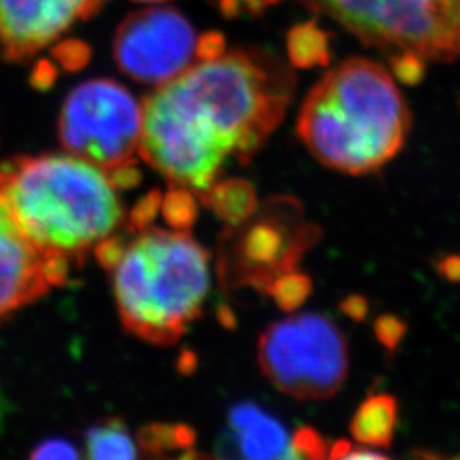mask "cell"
Returning a JSON list of instances; mask_svg holds the SVG:
<instances>
[{"instance_id":"cell-1","label":"cell","mask_w":460,"mask_h":460,"mask_svg":"<svg viewBox=\"0 0 460 460\" xmlns=\"http://www.w3.org/2000/svg\"><path fill=\"white\" fill-rule=\"evenodd\" d=\"M294 75L260 51L197 60L144 108L140 155L176 186L205 193L227 157L247 164L279 127Z\"/></svg>"},{"instance_id":"cell-2","label":"cell","mask_w":460,"mask_h":460,"mask_svg":"<svg viewBox=\"0 0 460 460\" xmlns=\"http://www.w3.org/2000/svg\"><path fill=\"white\" fill-rule=\"evenodd\" d=\"M411 128V113L394 79L367 58L331 68L304 101L296 133L321 164L351 176L394 159Z\"/></svg>"},{"instance_id":"cell-3","label":"cell","mask_w":460,"mask_h":460,"mask_svg":"<svg viewBox=\"0 0 460 460\" xmlns=\"http://www.w3.org/2000/svg\"><path fill=\"white\" fill-rule=\"evenodd\" d=\"M0 201L41 256L70 261H81L123 220L108 172L74 154L0 165Z\"/></svg>"},{"instance_id":"cell-4","label":"cell","mask_w":460,"mask_h":460,"mask_svg":"<svg viewBox=\"0 0 460 460\" xmlns=\"http://www.w3.org/2000/svg\"><path fill=\"white\" fill-rule=\"evenodd\" d=\"M208 261L188 232L142 230L113 270L125 328L154 345H174L201 315L210 288Z\"/></svg>"},{"instance_id":"cell-5","label":"cell","mask_w":460,"mask_h":460,"mask_svg":"<svg viewBox=\"0 0 460 460\" xmlns=\"http://www.w3.org/2000/svg\"><path fill=\"white\" fill-rule=\"evenodd\" d=\"M365 47L427 62L460 58V0H302Z\"/></svg>"},{"instance_id":"cell-6","label":"cell","mask_w":460,"mask_h":460,"mask_svg":"<svg viewBox=\"0 0 460 460\" xmlns=\"http://www.w3.org/2000/svg\"><path fill=\"white\" fill-rule=\"evenodd\" d=\"M319 237L321 230L305 220L298 199H266L220 239L217 266L224 290L254 288L266 294L273 279L298 268Z\"/></svg>"},{"instance_id":"cell-7","label":"cell","mask_w":460,"mask_h":460,"mask_svg":"<svg viewBox=\"0 0 460 460\" xmlns=\"http://www.w3.org/2000/svg\"><path fill=\"white\" fill-rule=\"evenodd\" d=\"M258 362L283 394L304 401L329 399L348 377V343L328 315L296 314L264 329Z\"/></svg>"},{"instance_id":"cell-8","label":"cell","mask_w":460,"mask_h":460,"mask_svg":"<svg viewBox=\"0 0 460 460\" xmlns=\"http://www.w3.org/2000/svg\"><path fill=\"white\" fill-rule=\"evenodd\" d=\"M142 123L144 108L125 85L93 79L68 94L58 133L70 154L108 171L132 161L140 147Z\"/></svg>"},{"instance_id":"cell-9","label":"cell","mask_w":460,"mask_h":460,"mask_svg":"<svg viewBox=\"0 0 460 460\" xmlns=\"http://www.w3.org/2000/svg\"><path fill=\"white\" fill-rule=\"evenodd\" d=\"M198 36L180 11L154 7L133 13L118 28L113 43L116 64L135 81L171 83L198 60Z\"/></svg>"},{"instance_id":"cell-10","label":"cell","mask_w":460,"mask_h":460,"mask_svg":"<svg viewBox=\"0 0 460 460\" xmlns=\"http://www.w3.org/2000/svg\"><path fill=\"white\" fill-rule=\"evenodd\" d=\"M104 0H0V55L21 62L47 49Z\"/></svg>"},{"instance_id":"cell-11","label":"cell","mask_w":460,"mask_h":460,"mask_svg":"<svg viewBox=\"0 0 460 460\" xmlns=\"http://www.w3.org/2000/svg\"><path fill=\"white\" fill-rule=\"evenodd\" d=\"M43 256L0 201V321L49 292Z\"/></svg>"},{"instance_id":"cell-12","label":"cell","mask_w":460,"mask_h":460,"mask_svg":"<svg viewBox=\"0 0 460 460\" xmlns=\"http://www.w3.org/2000/svg\"><path fill=\"white\" fill-rule=\"evenodd\" d=\"M227 440L232 450L246 459H296L287 428L252 402L230 410Z\"/></svg>"},{"instance_id":"cell-13","label":"cell","mask_w":460,"mask_h":460,"mask_svg":"<svg viewBox=\"0 0 460 460\" xmlns=\"http://www.w3.org/2000/svg\"><path fill=\"white\" fill-rule=\"evenodd\" d=\"M397 427V401L391 394L368 395L355 412L349 431L360 445L389 448Z\"/></svg>"},{"instance_id":"cell-14","label":"cell","mask_w":460,"mask_h":460,"mask_svg":"<svg viewBox=\"0 0 460 460\" xmlns=\"http://www.w3.org/2000/svg\"><path fill=\"white\" fill-rule=\"evenodd\" d=\"M199 198L208 208L214 210L218 218L229 226L243 224L260 207V199L252 184L239 178L214 182Z\"/></svg>"},{"instance_id":"cell-15","label":"cell","mask_w":460,"mask_h":460,"mask_svg":"<svg viewBox=\"0 0 460 460\" xmlns=\"http://www.w3.org/2000/svg\"><path fill=\"white\" fill-rule=\"evenodd\" d=\"M290 64L298 68L326 66L331 58L328 33L315 22H304L290 30L287 36Z\"/></svg>"},{"instance_id":"cell-16","label":"cell","mask_w":460,"mask_h":460,"mask_svg":"<svg viewBox=\"0 0 460 460\" xmlns=\"http://www.w3.org/2000/svg\"><path fill=\"white\" fill-rule=\"evenodd\" d=\"M87 454L91 459H135L138 448L127 427L110 420L87 431Z\"/></svg>"},{"instance_id":"cell-17","label":"cell","mask_w":460,"mask_h":460,"mask_svg":"<svg viewBox=\"0 0 460 460\" xmlns=\"http://www.w3.org/2000/svg\"><path fill=\"white\" fill-rule=\"evenodd\" d=\"M197 440L195 429L188 425H164L154 423L144 428L138 435V444L154 456H165L169 452L184 450V457H191V448Z\"/></svg>"},{"instance_id":"cell-18","label":"cell","mask_w":460,"mask_h":460,"mask_svg":"<svg viewBox=\"0 0 460 460\" xmlns=\"http://www.w3.org/2000/svg\"><path fill=\"white\" fill-rule=\"evenodd\" d=\"M266 294L273 296L281 311L294 313L300 309V305H304L305 300L313 294V279L294 270L273 279L268 285Z\"/></svg>"},{"instance_id":"cell-19","label":"cell","mask_w":460,"mask_h":460,"mask_svg":"<svg viewBox=\"0 0 460 460\" xmlns=\"http://www.w3.org/2000/svg\"><path fill=\"white\" fill-rule=\"evenodd\" d=\"M161 212L171 229L188 232L195 226L198 217V203L191 190L174 186L163 197Z\"/></svg>"},{"instance_id":"cell-20","label":"cell","mask_w":460,"mask_h":460,"mask_svg":"<svg viewBox=\"0 0 460 460\" xmlns=\"http://www.w3.org/2000/svg\"><path fill=\"white\" fill-rule=\"evenodd\" d=\"M292 447L296 452V459L321 460L329 456V445L323 435L311 427L296 429L292 437Z\"/></svg>"},{"instance_id":"cell-21","label":"cell","mask_w":460,"mask_h":460,"mask_svg":"<svg viewBox=\"0 0 460 460\" xmlns=\"http://www.w3.org/2000/svg\"><path fill=\"white\" fill-rule=\"evenodd\" d=\"M374 332L380 345L385 346L389 351H395L408 332V324L394 314H384L377 317Z\"/></svg>"},{"instance_id":"cell-22","label":"cell","mask_w":460,"mask_h":460,"mask_svg":"<svg viewBox=\"0 0 460 460\" xmlns=\"http://www.w3.org/2000/svg\"><path fill=\"white\" fill-rule=\"evenodd\" d=\"M161 207H163V193L159 190L148 191L147 195L140 198L133 207L132 214L128 218L130 229L140 230V232L147 230L150 224L154 222V218L159 214Z\"/></svg>"},{"instance_id":"cell-23","label":"cell","mask_w":460,"mask_h":460,"mask_svg":"<svg viewBox=\"0 0 460 460\" xmlns=\"http://www.w3.org/2000/svg\"><path fill=\"white\" fill-rule=\"evenodd\" d=\"M391 66L395 77L401 83L418 84L425 77V68H427V60H423L418 55L412 53H399L391 57Z\"/></svg>"},{"instance_id":"cell-24","label":"cell","mask_w":460,"mask_h":460,"mask_svg":"<svg viewBox=\"0 0 460 460\" xmlns=\"http://www.w3.org/2000/svg\"><path fill=\"white\" fill-rule=\"evenodd\" d=\"M218 11L227 17L254 16L279 0H212Z\"/></svg>"},{"instance_id":"cell-25","label":"cell","mask_w":460,"mask_h":460,"mask_svg":"<svg viewBox=\"0 0 460 460\" xmlns=\"http://www.w3.org/2000/svg\"><path fill=\"white\" fill-rule=\"evenodd\" d=\"M77 457H81V452L75 448V445L60 438H53L38 445L31 454V459H77Z\"/></svg>"},{"instance_id":"cell-26","label":"cell","mask_w":460,"mask_h":460,"mask_svg":"<svg viewBox=\"0 0 460 460\" xmlns=\"http://www.w3.org/2000/svg\"><path fill=\"white\" fill-rule=\"evenodd\" d=\"M106 172L113 182V186L121 188V190L135 188L142 180V174H140L138 167L133 163V159L132 161H127V163H121V164L113 165Z\"/></svg>"},{"instance_id":"cell-27","label":"cell","mask_w":460,"mask_h":460,"mask_svg":"<svg viewBox=\"0 0 460 460\" xmlns=\"http://www.w3.org/2000/svg\"><path fill=\"white\" fill-rule=\"evenodd\" d=\"M125 244L115 239V237H106L96 246V256L99 263L102 264L106 270H115L116 264L119 263L123 252H125Z\"/></svg>"},{"instance_id":"cell-28","label":"cell","mask_w":460,"mask_h":460,"mask_svg":"<svg viewBox=\"0 0 460 460\" xmlns=\"http://www.w3.org/2000/svg\"><path fill=\"white\" fill-rule=\"evenodd\" d=\"M226 51V40L218 33H208L199 36L198 43V60H210L220 57Z\"/></svg>"},{"instance_id":"cell-29","label":"cell","mask_w":460,"mask_h":460,"mask_svg":"<svg viewBox=\"0 0 460 460\" xmlns=\"http://www.w3.org/2000/svg\"><path fill=\"white\" fill-rule=\"evenodd\" d=\"M340 309L349 319H353L357 323H362V321H365L367 314H368V302H367L365 296H346L345 300L340 304Z\"/></svg>"},{"instance_id":"cell-30","label":"cell","mask_w":460,"mask_h":460,"mask_svg":"<svg viewBox=\"0 0 460 460\" xmlns=\"http://www.w3.org/2000/svg\"><path fill=\"white\" fill-rule=\"evenodd\" d=\"M437 270H438V273H440L447 281L460 283L459 254H447L442 260H438Z\"/></svg>"},{"instance_id":"cell-31","label":"cell","mask_w":460,"mask_h":460,"mask_svg":"<svg viewBox=\"0 0 460 460\" xmlns=\"http://www.w3.org/2000/svg\"><path fill=\"white\" fill-rule=\"evenodd\" d=\"M217 319L218 323L226 329H235L237 326V317L234 309L227 305V304H222L218 309H217Z\"/></svg>"},{"instance_id":"cell-32","label":"cell","mask_w":460,"mask_h":460,"mask_svg":"<svg viewBox=\"0 0 460 460\" xmlns=\"http://www.w3.org/2000/svg\"><path fill=\"white\" fill-rule=\"evenodd\" d=\"M197 355H195L193 351H190V349H184L181 353V357H180V360H178L180 372L184 374V376H190V374H193V372L197 370Z\"/></svg>"},{"instance_id":"cell-33","label":"cell","mask_w":460,"mask_h":460,"mask_svg":"<svg viewBox=\"0 0 460 460\" xmlns=\"http://www.w3.org/2000/svg\"><path fill=\"white\" fill-rule=\"evenodd\" d=\"M346 459H387V456L380 454V452H374V450H368L367 445H360L355 448V445L351 447V450L348 452Z\"/></svg>"},{"instance_id":"cell-34","label":"cell","mask_w":460,"mask_h":460,"mask_svg":"<svg viewBox=\"0 0 460 460\" xmlns=\"http://www.w3.org/2000/svg\"><path fill=\"white\" fill-rule=\"evenodd\" d=\"M351 447L353 445L349 444L348 440H338V442H334V444L329 447V457L331 459H346V456H348V452L351 450Z\"/></svg>"},{"instance_id":"cell-35","label":"cell","mask_w":460,"mask_h":460,"mask_svg":"<svg viewBox=\"0 0 460 460\" xmlns=\"http://www.w3.org/2000/svg\"><path fill=\"white\" fill-rule=\"evenodd\" d=\"M137 2H150V4H154V2H164V0H137Z\"/></svg>"}]
</instances>
